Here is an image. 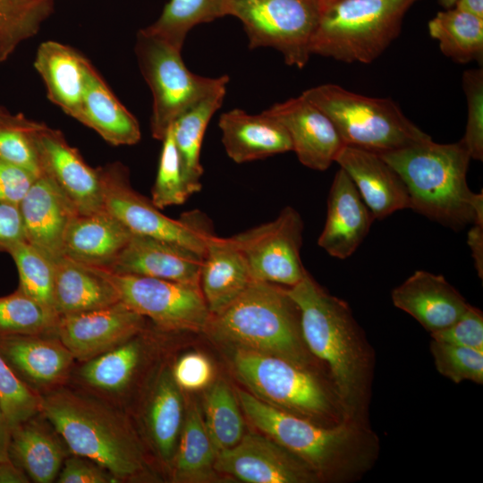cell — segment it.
I'll return each mask as SVG.
<instances>
[{
    "mask_svg": "<svg viewBox=\"0 0 483 483\" xmlns=\"http://www.w3.org/2000/svg\"><path fill=\"white\" fill-rule=\"evenodd\" d=\"M40 397V412L71 453L98 463L117 482L140 479L148 474L143 448L118 406L68 384Z\"/></svg>",
    "mask_w": 483,
    "mask_h": 483,
    "instance_id": "6da1fadb",
    "label": "cell"
},
{
    "mask_svg": "<svg viewBox=\"0 0 483 483\" xmlns=\"http://www.w3.org/2000/svg\"><path fill=\"white\" fill-rule=\"evenodd\" d=\"M287 293L300 313L306 348L328 367L345 419L357 420L369 381V358L348 305L307 273Z\"/></svg>",
    "mask_w": 483,
    "mask_h": 483,
    "instance_id": "7a4b0ae2",
    "label": "cell"
},
{
    "mask_svg": "<svg viewBox=\"0 0 483 483\" xmlns=\"http://www.w3.org/2000/svg\"><path fill=\"white\" fill-rule=\"evenodd\" d=\"M246 417L265 436L307 463L319 477L348 479L372 465L376 436L357 420L324 427L237 389Z\"/></svg>",
    "mask_w": 483,
    "mask_h": 483,
    "instance_id": "3957f363",
    "label": "cell"
},
{
    "mask_svg": "<svg viewBox=\"0 0 483 483\" xmlns=\"http://www.w3.org/2000/svg\"><path fill=\"white\" fill-rule=\"evenodd\" d=\"M379 155L403 181L410 208L456 230L483 217V193L468 186L471 158L461 141L431 139Z\"/></svg>",
    "mask_w": 483,
    "mask_h": 483,
    "instance_id": "277c9868",
    "label": "cell"
},
{
    "mask_svg": "<svg viewBox=\"0 0 483 483\" xmlns=\"http://www.w3.org/2000/svg\"><path fill=\"white\" fill-rule=\"evenodd\" d=\"M204 332L215 340L285 358L306 366L299 309L278 284L252 281L244 292L217 314L211 315Z\"/></svg>",
    "mask_w": 483,
    "mask_h": 483,
    "instance_id": "5b68a950",
    "label": "cell"
},
{
    "mask_svg": "<svg viewBox=\"0 0 483 483\" xmlns=\"http://www.w3.org/2000/svg\"><path fill=\"white\" fill-rule=\"evenodd\" d=\"M419 0H322L310 55L369 64L401 32L405 13Z\"/></svg>",
    "mask_w": 483,
    "mask_h": 483,
    "instance_id": "8992f818",
    "label": "cell"
},
{
    "mask_svg": "<svg viewBox=\"0 0 483 483\" xmlns=\"http://www.w3.org/2000/svg\"><path fill=\"white\" fill-rule=\"evenodd\" d=\"M301 94L331 119L347 146L381 154L431 140L391 98L367 97L332 83Z\"/></svg>",
    "mask_w": 483,
    "mask_h": 483,
    "instance_id": "52a82bcc",
    "label": "cell"
},
{
    "mask_svg": "<svg viewBox=\"0 0 483 483\" xmlns=\"http://www.w3.org/2000/svg\"><path fill=\"white\" fill-rule=\"evenodd\" d=\"M135 54L152 93L151 133L161 141L182 114L229 82L227 75L211 78L191 72L180 49L145 29L137 34Z\"/></svg>",
    "mask_w": 483,
    "mask_h": 483,
    "instance_id": "ba28073f",
    "label": "cell"
},
{
    "mask_svg": "<svg viewBox=\"0 0 483 483\" xmlns=\"http://www.w3.org/2000/svg\"><path fill=\"white\" fill-rule=\"evenodd\" d=\"M233 366L250 393L271 405L308 419H345L340 403L306 366L242 348H234Z\"/></svg>",
    "mask_w": 483,
    "mask_h": 483,
    "instance_id": "9c48e42d",
    "label": "cell"
},
{
    "mask_svg": "<svg viewBox=\"0 0 483 483\" xmlns=\"http://www.w3.org/2000/svg\"><path fill=\"white\" fill-rule=\"evenodd\" d=\"M97 170L103 208L131 233L177 243L204 255L214 233L201 213H185L178 220L170 218L161 213L151 199L133 189L128 169L120 162L107 164Z\"/></svg>",
    "mask_w": 483,
    "mask_h": 483,
    "instance_id": "30bf717a",
    "label": "cell"
},
{
    "mask_svg": "<svg viewBox=\"0 0 483 483\" xmlns=\"http://www.w3.org/2000/svg\"><path fill=\"white\" fill-rule=\"evenodd\" d=\"M322 0H230V15L243 24L250 48L272 47L285 64L303 68Z\"/></svg>",
    "mask_w": 483,
    "mask_h": 483,
    "instance_id": "8fae6325",
    "label": "cell"
},
{
    "mask_svg": "<svg viewBox=\"0 0 483 483\" xmlns=\"http://www.w3.org/2000/svg\"><path fill=\"white\" fill-rule=\"evenodd\" d=\"M97 269L113 284L120 301L150 319L158 329L165 332L206 329L211 314L199 286Z\"/></svg>",
    "mask_w": 483,
    "mask_h": 483,
    "instance_id": "7c38bea8",
    "label": "cell"
},
{
    "mask_svg": "<svg viewBox=\"0 0 483 483\" xmlns=\"http://www.w3.org/2000/svg\"><path fill=\"white\" fill-rule=\"evenodd\" d=\"M303 222L285 207L271 222L232 236L244 256L253 281L292 287L308 273L301 258Z\"/></svg>",
    "mask_w": 483,
    "mask_h": 483,
    "instance_id": "4fadbf2b",
    "label": "cell"
},
{
    "mask_svg": "<svg viewBox=\"0 0 483 483\" xmlns=\"http://www.w3.org/2000/svg\"><path fill=\"white\" fill-rule=\"evenodd\" d=\"M215 470L248 483H305L318 478L302 460L258 433L245 434L218 452Z\"/></svg>",
    "mask_w": 483,
    "mask_h": 483,
    "instance_id": "5bb4252c",
    "label": "cell"
},
{
    "mask_svg": "<svg viewBox=\"0 0 483 483\" xmlns=\"http://www.w3.org/2000/svg\"><path fill=\"white\" fill-rule=\"evenodd\" d=\"M36 146L42 174L47 176L71 203L77 214L104 209L97 168H92L62 131L41 123Z\"/></svg>",
    "mask_w": 483,
    "mask_h": 483,
    "instance_id": "9a60e30c",
    "label": "cell"
},
{
    "mask_svg": "<svg viewBox=\"0 0 483 483\" xmlns=\"http://www.w3.org/2000/svg\"><path fill=\"white\" fill-rule=\"evenodd\" d=\"M146 320L119 301L100 309L60 317L55 335L76 361L83 362L143 331Z\"/></svg>",
    "mask_w": 483,
    "mask_h": 483,
    "instance_id": "2e32d148",
    "label": "cell"
},
{
    "mask_svg": "<svg viewBox=\"0 0 483 483\" xmlns=\"http://www.w3.org/2000/svg\"><path fill=\"white\" fill-rule=\"evenodd\" d=\"M0 356L40 396L69 384L76 360L55 335L0 338Z\"/></svg>",
    "mask_w": 483,
    "mask_h": 483,
    "instance_id": "e0dca14e",
    "label": "cell"
},
{
    "mask_svg": "<svg viewBox=\"0 0 483 483\" xmlns=\"http://www.w3.org/2000/svg\"><path fill=\"white\" fill-rule=\"evenodd\" d=\"M265 112L284 126L292 150L308 168L326 170L345 146L331 119L302 94Z\"/></svg>",
    "mask_w": 483,
    "mask_h": 483,
    "instance_id": "ac0fdd59",
    "label": "cell"
},
{
    "mask_svg": "<svg viewBox=\"0 0 483 483\" xmlns=\"http://www.w3.org/2000/svg\"><path fill=\"white\" fill-rule=\"evenodd\" d=\"M202 259L203 256L180 244L132 233L107 271L199 286Z\"/></svg>",
    "mask_w": 483,
    "mask_h": 483,
    "instance_id": "d6986e66",
    "label": "cell"
},
{
    "mask_svg": "<svg viewBox=\"0 0 483 483\" xmlns=\"http://www.w3.org/2000/svg\"><path fill=\"white\" fill-rule=\"evenodd\" d=\"M335 162L354 183L374 219L410 208L407 188L394 169L379 154L345 145Z\"/></svg>",
    "mask_w": 483,
    "mask_h": 483,
    "instance_id": "ffe728a7",
    "label": "cell"
},
{
    "mask_svg": "<svg viewBox=\"0 0 483 483\" xmlns=\"http://www.w3.org/2000/svg\"><path fill=\"white\" fill-rule=\"evenodd\" d=\"M373 221L352 179L340 168L329 191L326 223L318 244L332 257L347 258L363 242Z\"/></svg>",
    "mask_w": 483,
    "mask_h": 483,
    "instance_id": "44dd1931",
    "label": "cell"
},
{
    "mask_svg": "<svg viewBox=\"0 0 483 483\" xmlns=\"http://www.w3.org/2000/svg\"><path fill=\"white\" fill-rule=\"evenodd\" d=\"M19 209L25 241L53 263L63 257L64 234L77 212L47 176L37 178Z\"/></svg>",
    "mask_w": 483,
    "mask_h": 483,
    "instance_id": "7402d4cb",
    "label": "cell"
},
{
    "mask_svg": "<svg viewBox=\"0 0 483 483\" xmlns=\"http://www.w3.org/2000/svg\"><path fill=\"white\" fill-rule=\"evenodd\" d=\"M395 307L434 333L455 322L470 304L443 275L418 270L392 292Z\"/></svg>",
    "mask_w": 483,
    "mask_h": 483,
    "instance_id": "603a6c76",
    "label": "cell"
},
{
    "mask_svg": "<svg viewBox=\"0 0 483 483\" xmlns=\"http://www.w3.org/2000/svg\"><path fill=\"white\" fill-rule=\"evenodd\" d=\"M70 451L40 412L11 428L8 456L35 483L56 480Z\"/></svg>",
    "mask_w": 483,
    "mask_h": 483,
    "instance_id": "cb8c5ba5",
    "label": "cell"
},
{
    "mask_svg": "<svg viewBox=\"0 0 483 483\" xmlns=\"http://www.w3.org/2000/svg\"><path fill=\"white\" fill-rule=\"evenodd\" d=\"M131 235L105 208L87 215L75 214L64 234L63 255L81 265L107 270Z\"/></svg>",
    "mask_w": 483,
    "mask_h": 483,
    "instance_id": "d4e9b609",
    "label": "cell"
},
{
    "mask_svg": "<svg viewBox=\"0 0 483 483\" xmlns=\"http://www.w3.org/2000/svg\"><path fill=\"white\" fill-rule=\"evenodd\" d=\"M218 126L226 154L238 164L292 150L284 126L265 111L250 114L234 108L221 114Z\"/></svg>",
    "mask_w": 483,
    "mask_h": 483,
    "instance_id": "484cf974",
    "label": "cell"
},
{
    "mask_svg": "<svg viewBox=\"0 0 483 483\" xmlns=\"http://www.w3.org/2000/svg\"><path fill=\"white\" fill-rule=\"evenodd\" d=\"M143 331L114 348L80 362V367L74 368L71 380L77 386L118 406L143 362L146 351Z\"/></svg>",
    "mask_w": 483,
    "mask_h": 483,
    "instance_id": "4316f807",
    "label": "cell"
},
{
    "mask_svg": "<svg viewBox=\"0 0 483 483\" xmlns=\"http://www.w3.org/2000/svg\"><path fill=\"white\" fill-rule=\"evenodd\" d=\"M252 281L246 259L233 239L211 236L199 273V288L210 314L225 309Z\"/></svg>",
    "mask_w": 483,
    "mask_h": 483,
    "instance_id": "83f0119b",
    "label": "cell"
},
{
    "mask_svg": "<svg viewBox=\"0 0 483 483\" xmlns=\"http://www.w3.org/2000/svg\"><path fill=\"white\" fill-rule=\"evenodd\" d=\"M147 394L142 413L145 434L159 461L170 468L185 415L182 389L170 368L158 371Z\"/></svg>",
    "mask_w": 483,
    "mask_h": 483,
    "instance_id": "f1b7e54d",
    "label": "cell"
},
{
    "mask_svg": "<svg viewBox=\"0 0 483 483\" xmlns=\"http://www.w3.org/2000/svg\"><path fill=\"white\" fill-rule=\"evenodd\" d=\"M89 64L75 49L54 40L38 46L34 61L48 99L75 120L80 111Z\"/></svg>",
    "mask_w": 483,
    "mask_h": 483,
    "instance_id": "f546056e",
    "label": "cell"
},
{
    "mask_svg": "<svg viewBox=\"0 0 483 483\" xmlns=\"http://www.w3.org/2000/svg\"><path fill=\"white\" fill-rule=\"evenodd\" d=\"M77 121L114 146L134 145L141 137L135 116L117 99L90 63Z\"/></svg>",
    "mask_w": 483,
    "mask_h": 483,
    "instance_id": "4dcf8cb0",
    "label": "cell"
},
{
    "mask_svg": "<svg viewBox=\"0 0 483 483\" xmlns=\"http://www.w3.org/2000/svg\"><path fill=\"white\" fill-rule=\"evenodd\" d=\"M54 310L58 318L90 311L120 301L100 271L64 256L54 262Z\"/></svg>",
    "mask_w": 483,
    "mask_h": 483,
    "instance_id": "1f68e13d",
    "label": "cell"
},
{
    "mask_svg": "<svg viewBox=\"0 0 483 483\" xmlns=\"http://www.w3.org/2000/svg\"><path fill=\"white\" fill-rule=\"evenodd\" d=\"M227 84L211 92L199 103L182 114L172 125L174 143L179 154L182 178L189 195L201 190L203 167L200 149L208 124L221 107Z\"/></svg>",
    "mask_w": 483,
    "mask_h": 483,
    "instance_id": "d6a6232c",
    "label": "cell"
},
{
    "mask_svg": "<svg viewBox=\"0 0 483 483\" xmlns=\"http://www.w3.org/2000/svg\"><path fill=\"white\" fill-rule=\"evenodd\" d=\"M217 452L208 433L200 409L190 404L170 466L173 479L177 482H201L215 474Z\"/></svg>",
    "mask_w": 483,
    "mask_h": 483,
    "instance_id": "836d02e7",
    "label": "cell"
},
{
    "mask_svg": "<svg viewBox=\"0 0 483 483\" xmlns=\"http://www.w3.org/2000/svg\"><path fill=\"white\" fill-rule=\"evenodd\" d=\"M428 28L445 56L459 64L482 63V18L453 7L438 12L428 21Z\"/></svg>",
    "mask_w": 483,
    "mask_h": 483,
    "instance_id": "e575fe53",
    "label": "cell"
},
{
    "mask_svg": "<svg viewBox=\"0 0 483 483\" xmlns=\"http://www.w3.org/2000/svg\"><path fill=\"white\" fill-rule=\"evenodd\" d=\"M230 15V0H170L158 19L144 28L182 50L196 25Z\"/></svg>",
    "mask_w": 483,
    "mask_h": 483,
    "instance_id": "d590c367",
    "label": "cell"
},
{
    "mask_svg": "<svg viewBox=\"0 0 483 483\" xmlns=\"http://www.w3.org/2000/svg\"><path fill=\"white\" fill-rule=\"evenodd\" d=\"M203 419L217 453L233 447L244 435L237 395L225 381L216 382L208 391Z\"/></svg>",
    "mask_w": 483,
    "mask_h": 483,
    "instance_id": "8d00e7d4",
    "label": "cell"
},
{
    "mask_svg": "<svg viewBox=\"0 0 483 483\" xmlns=\"http://www.w3.org/2000/svg\"><path fill=\"white\" fill-rule=\"evenodd\" d=\"M58 317L17 289L0 297V338L55 335Z\"/></svg>",
    "mask_w": 483,
    "mask_h": 483,
    "instance_id": "74e56055",
    "label": "cell"
},
{
    "mask_svg": "<svg viewBox=\"0 0 483 483\" xmlns=\"http://www.w3.org/2000/svg\"><path fill=\"white\" fill-rule=\"evenodd\" d=\"M41 123L21 114H11L0 106V161L23 167L38 176L42 174L36 133Z\"/></svg>",
    "mask_w": 483,
    "mask_h": 483,
    "instance_id": "f35d334b",
    "label": "cell"
},
{
    "mask_svg": "<svg viewBox=\"0 0 483 483\" xmlns=\"http://www.w3.org/2000/svg\"><path fill=\"white\" fill-rule=\"evenodd\" d=\"M8 253L18 270V289L56 315L54 310V263L26 241L15 244Z\"/></svg>",
    "mask_w": 483,
    "mask_h": 483,
    "instance_id": "ab89813d",
    "label": "cell"
},
{
    "mask_svg": "<svg viewBox=\"0 0 483 483\" xmlns=\"http://www.w3.org/2000/svg\"><path fill=\"white\" fill-rule=\"evenodd\" d=\"M52 11V0H0V38L19 46L39 31Z\"/></svg>",
    "mask_w": 483,
    "mask_h": 483,
    "instance_id": "60d3db41",
    "label": "cell"
},
{
    "mask_svg": "<svg viewBox=\"0 0 483 483\" xmlns=\"http://www.w3.org/2000/svg\"><path fill=\"white\" fill-rule=\"evenodd\" d=\"M162 142L157 174L151 191V201L159 209L183 204L190 197L182 178L172 127Z\"/></svg>",
    "mask_w": 483,
    "mask_h": 483,
    "instance_id": "b9f144b4",
    "label": "cell"
},
{
    "mask_svg": "<svg viewBox=\"0 0 483 483\" xmlns=\"http://www.w3.org/2000/svg\"><path fill=\"white\" fill-rule=\"evenodd\" d=\"M430 351L438 372L458 384L483 383V351L433 340Z\"/></svg>",
    "mask_w": 483,
    "mask_h": 483,
    "instance_id": "7bdbcfd3",
    "label": "cell"
},
{
    "mask_svg": "<svg viewBox=\"0 0 483 483\" xmlns=\"http://www.w3.org/2000/svg\"><path fill=\"white\" fill-rule=\"evenodd\" d=\"M0 404L10 428L41 411V397L11 370L0 356Z\"/></svg>",
    "mask_w": 483,
    "mask_h": 483,
    "instance_id": "ee69618b",
    "label": "cell"
},
{
    "mask_svg": "<svg viewBox=\"0 0 483 483\" xmlns=\"http://www.w3.org/2000/svg\"><path fill=\"white\" fill-rule=\"evenodd\" d=\"M462 88L467 101V123L460 140L471 159L483 160V69L463 72Z\"/></svg>",
    "mask_w": 483,
    "mask_h": 483,
    "instance_id": "f6af8a7d",
    "label": "cell"
},
{
    "mask_svg": "<svg viewBox=\"0 0 483 483\" xmlns=\"http://www.w3.org/2000/svg\"><path fill=\"white\" fill-rule=\"evenodd\" d=\"M430 335L436 341L483 351V314L470 305L455 322Z\"/></svg>",
    "mask_w": 483,
    "mask_h": 483,
    "instance_id": "bcb514c9",
    "label": "cell"
},
{
    "mask_svg": "<svg viewBox=\"0 0 483 483\" xmlns=\"http://www.w3.org/2000/svg\"><path fill=\"white\" fill-rule=\"evenodd\" d=\"M171 372L174 382L182 390L195 391L210 383L213 367L203 354L189 352L177 360L171 368Z\"/></svg>",
    "mask_w": 483,
    "mask_h": 483,
    "instance_id": "7dc6e473",
    "label": "cell"
},
{
    "mask_svg": "<svg viewBox=\"0 0 483 483\" xmlns=\"http://www.w3.org/2000/svg\"><path fill=\"white\" fill-rule=\"evenodd\" d=\"M58 483H116L105 468L86 457L70 453L55 480Z\"/></svg>",
    "mask_w": 483,
    "mask_h": 483,
    "instance_id": "c3c4849f",
    "label": "cell"
},
{
    "mask_svg": "<svg viewBox=\"0 0 483 483\" xmlns=\"http://www.w3.org/2000/svg\"><path fill=\"white\" fill-rule=\"evenodd\" d=\"M38 177L23 167L0 161V201L19 207Z\"/></svg>",
    "mask_w": 483,
    "mask_h": 483,
    "instance_id": "681fc988",
    "label": "cell"
},
{
    "mask_svg": "<svg viewBox=\"0 0 483 483\" xmlns=\"http://www.w3.org/2000/svg\"><path fill=\"white\" fill-rule=\"evenodd\" d=\"M23 241L25 234L19 207L0 201V253H8Z\"/></svg>",
    "mask_w": 483,
    "mask_h": 483,
    "instance_id": "f907efd6",
    "label": "cell"
},
{
    "mask_svg": "<svg viewBox=\"0 0 483 483\" xmlns=\"http://www.w3.org/2000/svg\"><path fill=\"white\" fill-rule=\"evenodd\" d=\"M468 233V244L480 278L483 276V217L478 218Z\"/></svg>",
    "mask_w": 483,
    "mask_h": 483,
    "instance_id": "816d5d0a",
    "label": "cell"
},
{
    "mask_svg": "<svg viewBox=\"0 0 483 483\" xmlns=\"http://www.w3.org/2000/svg\"><path fill=\"white\" fill-rule=\"evenodd\" d=\"M28 476L11 460L0 462V483H29Z\"/></svg>",
    "mask_w": 483,
    "mask_h": 483,
    "instance_id": "f5cc1de1",
    "label": "cell"
},
{
    "mask_svg": "<svg viewBox=\"0 0 483 483\" xmlns=\"http://www.w3.org/2000/svg\"><path fill=\"white\" fill-rule=\"evenodd\" d=\"M10 425L0 404V462L9 461Z\"/></svg>",
    "mask_w": 483,
    "mask_h": 483,
    "instance_id": "db71d44e",
    "label": "cell"
},
{
    "mask_svg": "<svg viewBox=\"0 0 483 483\" xmlns=\"http://www.w3.org/2000/svg\"><path fill=\"white\" fill-rule=\"evenodd\" d=\"M453 7L483 19V0H457Z\"/></svg>",
    "mask_w": 483,
    "mask_h": 483,
    "instance_id": "11a10c76",
    "label": "cell"
},
{
    "mask_svg": "<svg viewBox=\"0 0 483 483\" xmlns=\"http://www.w3.org/2000/svg\"><path fill=\"white\" fill-rule=\"evenodd\" d=\"M17 47L16 44L0 38V64L12 55Z\"/></svg>",
    "mask_w": 483,
    "mask_h": 483,
    "instance_id": "9f6ffc18",
    "label": "cell"
},
{
    "mask_svg": "<svg viewBox=\"0 0 483 483\" xmlns=\"http://www.w3.org/2000/svg\"><path fill=\"white\" fill-rule=\"evenodd\" d=\"M457 0H439V3L445 9L453 8Z\"/></svg>",
    "mask_w": 483,
    "mask_h": 483,
    "instance_id": "6f0895ef",
    "label": "cell"
}]
</instances>
